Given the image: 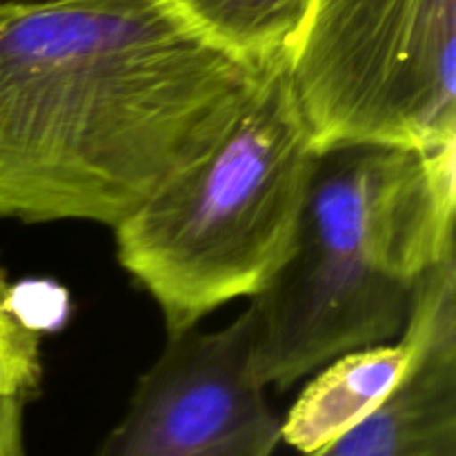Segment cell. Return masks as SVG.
<instances>
[{"label":"cell","mask_w":456,"mask_h":456,"mask_svg":"<svg viewBox=\"0 0 456 456\" xmlns=\"http://www.w3.org/2000/svg\"><path fill=\"white\" fill-rule=\"evenodd\" d=\"M274 71L163 0L0 12V221L114 230L199 163Z\"/></svg>","instance_id":"cell-1"},{"label":"cell","mask_w":456,"mask_h":456,"mask_svg":"<svg viewBox=\"0 0 456 456\" xmlns=\"http://www.w3.org/2000/svg\"><path fill=\"white\" fill-rule=\"evenodd\" d=\"M454 221L456 142L319 151L292 252L248 303L263 386L403 337L428 276L456 258Z\"/></svg>","instance_id":"cell-2"},{"label":"cell","mask_w":456,"mask_h":456,"mask_svg":"<svg viewBox=\"0 0 456 456\" xmlns=\"http://www.w3.org/2000/svg\"><path fill=\"white\" fill-rule=\"evenodd\" d=\"M316 156L283 67L199 163L114 227L118 263L167 334L270 283L292 252Z\"/></svg>","instance_id":"cell-3"},{"label":"cell","mask_w":456,"mask_h":456,"mask_svg":"<svg viewBox=\"0 0 456 456\" xmlns=\"http://www.w3.org/2000/svg\"><path fill=\"white\" fill-rule=\"evenodd\" d=\"M285 74L316 151L456 142V0H312Z\"/></svg>","instance_id":"cell-4"},{"label":"cell","mask_w":456,"mask_h":456,"mask_svg":"<svg viewBox=\"0 0 456 456\" xmlns=\"http://www.w3.org/2000/svg\"><path fill=\"white\" fill-rule=\"evenodd\" d=\"M283 419L252 365V316L167 334L92 456H274Z\"/></svg>","instance_id":"cell-5"},{"label":"cell","mask_w":456,"mask_h":456,"mask_svg":"<svg viewBox=\"0 0 456 456\" xmlns=\"http://www.w3.org/2000/svg\"><path fill=\"white\" fill-rule=\"evenodd\" d=\"M305 456H456V267L439 272L421 352L395 395Z\"/></svg>","instance_id":"cell-6"},{"label":"cell","mask_w":456,"mask_h":456,"mask_svg":"<svg viewBox=\"0 0 456 456\" xmlns=\"http://www.w3.org/2000/svg\"><path fill=\"white\" fill-rule=\"evenodd\" d=\"M444 265L423 283L403 337L338 356L316 372L281 423L283 444L303 456L316 452L395 395L421 352L432 292Z\"/></svg>","instance_id":"cell-7"},{"label":"cell","mask_w":456,"mask_h":456,"mask_svg":"<svg viewBox=\"0 0 456 456\" xmlns=\"http://www.w3.org/2000/svg\"><path fill=\"white\" fill-rule=\"evenodd\" d=\"M223 52L263 67L288 65L312 0H163Z\"/></svg>","instance_id":"cell-8"},{"label":"cell","mask_w":456,"mask_h":456,"mask_svg":"<svg viewBox=\"0 0 456 456\" xmlns=\"http://www.w3.org/2000/svg\"><path fill=\"white\" fill-rule=\"evenodd\" d=\"M43 381L40 334L16 314L12 285L0 267V395L29 401Z\"/></svg>","instance_id":"cell-9"},{"label":"cell","mask_w":456,"mask_h":456,"mask_svg":"<svg viewBox=\"0 0 456 456\" xmlns=\"http://www.w3.org/2000/svg\"><path fill=\"white\" fill-rule=\"evenodd\" d=\"M25 399L0 395V456H27Z\"/></svg>","instance_id":"cell-10"},{"label":"cell","mask_w":456,"mask_h":456,"mask_svg":"<svg viewBox=\"0 0 456 456\" xmlns=\"http://www.w3.org/2000/svg\"><path fill=\"white\" fill-rule=\"evenodd\" d=\"M52 3V0H0V12H7V9H25V7H36V4Z\"/></svg>","instance_id":"cell-11"}]
</instances>
